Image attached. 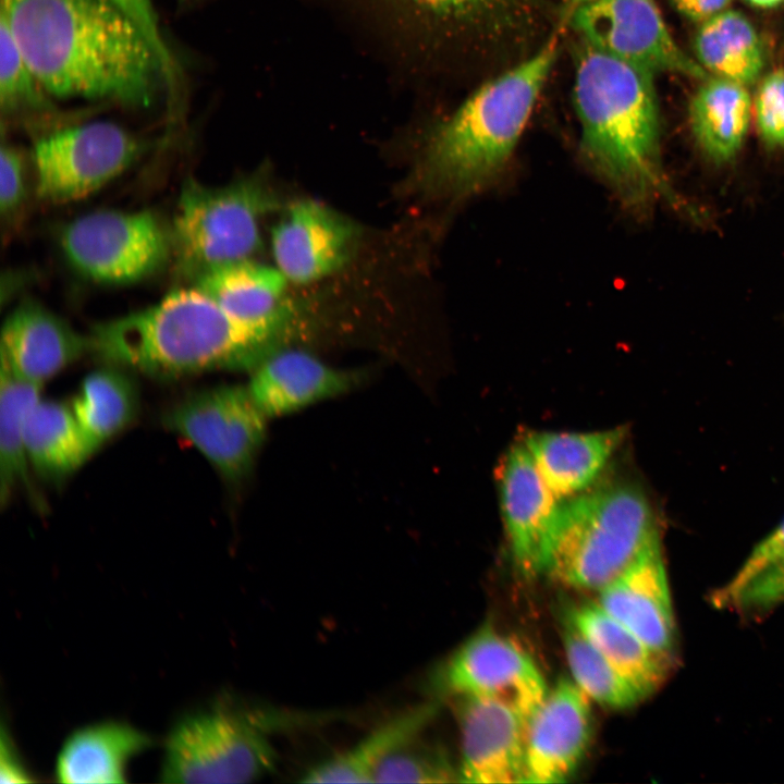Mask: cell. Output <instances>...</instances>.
Segmentation results:
<instances>
[{"label": "cell", "instance_id": "ba28073f", "mask_svg": "<svg viewBox=\"0 0 784 784\" xmlns=\"http://www.w3.org/2000/svg\"><path fill=\"white\" fill-rule=\"evenodd\" d=\"M60 244L81 274L105 284H128L154 274L172 249L171 234L148 210L84 215L63 228Z\"/></svg>", "mask_w": 784, "mask_h": 784}, {"label": "cell", "instance_id": "5bb4252c", "mask_svg": "<svg viewBox=\"0 0 784 784\" xmlns=\"http://www.w3.org/2000/svg\"><path fill=\"white\" fill-rule=\"evenodd\" d=\"M591 700L561 678L526 724L523 783L552 784L573 774L592 733Z\"/></svg>", "mask_w": 784, "mask_h": 784}, {"label": "cell", "instance_id": "30bf717a", "mask_svg": "<svg viewBox=\"0 0 784 784\" xmlns=\"http://www.w3.org/2000/svg\"><path fill=\"white\" fill-rule=\"evenodd\" d=\"M140 150L137 137L108 121L53 131L34 145L37 194L50 204L83 199L125 171Z\"/></svg>", "mask_w": 784, "mask_h": 784}, {"label": "cell", "instance_id": "6da1fadb", "mask_svg": "<svg viewBox=\"0 0 784 784\" xmlns=\"http://www.w3.org/2000/svg\"><path fill=\"white\" fill-rule=\"evenodd\" d=\"M0 17L53 97L146 107L167 71L113 0H0Z\"/></svg>", "mask_w": 784, "mask_h": 784}, {"label": "cell", "instance_id": "d6a6232c", "mask_svg": "<svg viewBox=\"0 0 784 784\" xmlns=\"http://www.w3.org/2000/svg\"><path fill=\"white\" fill-rule=\"evenodd\" d=\"M782 556H784V520L754 548L733 577L712 593L711 601L718 608H730L750 580Z\"/></svg>", "mask_w": 784, "mask_h": 784}, {"label": "cell", "instance_id": "e0dca14e", "mask_svg": "<svg viewBox=\"0 0 784 784\" xmlns=\"http://www.w3.org/2000/svg\"><path fill=\"white\" fill-rule=\"evenodd\" d=\"M598 592L597 603L607 613L647 646L672 657L675 620L660 538Z\"/></svg>", "mask_w": 784, "mask_h": 784}, {"label": "cell", "instance_id": "8fae6325", "mask_svg": "<svg viewBox=\"0 0 784 784\" xmlns=\"http://www.w3.org/2000/svg\"><path fill=\"white\" fill-rule=\"evenodd\" d=\"M569 16L581 41L607 54L652 74L708 77L673 39L654 0H595Z\"/></svg>", "mask_w": 784, "mask_h": 784}, {"label": "cell", "instance_id": "52a82bcc", "mask_svg": "<svg viewBox=\"0 0 784 784\" xmlns=\"http://www.w3.org/2000/svg\"><path fill=\"white\" fill-rule=\"evenodd\" d=\"M278 754L245 711L218 700L181 716L166 743L163 783H247L271 773Z\"/></svg>", "mask_w": 784, "mask_h": 784}, {"label": "cell", "instance_id": "7a4b0ae2", "mask_svg": "<svg viewBox=\"0 0 784 784\" xmlns=\"http://www.w3.org/2000/svg\"><path fill=\"white\" fill-rule=\"evenodd\" d=\"M90 352L108 365L156 379L212 370L252 371L286 346L281 336L228 314L199 287L177 289L158 303L96 324Z\"/></svg>", "mask_w": 784, "mask_h": 784}, {"label": "cell", "instance_id": "8d00e7d4", "mask_svg": "<svg viewBox=\"0 0 784 784\" xmlns=\"http://www.w3.org/2000/svg\"><path fill=\"white\" fill-rule=\"evenodd\" d=\"M0 156V208L2 217L11 220L26 199V164L12 145L2 144Z\"/></svg>", "mask_w": 784, "mask_h": 784}, {"label": "cell", "instance_id": "4fadbf2b", "mask_svg": "<svg viewBox=\"0 0 784 784\" xmlns=\"http://www.w3.org/2000/svg\"><path fill=\"white\" fill-rule=\"evenodd\" d=\"M360 238L357 224L314 199L287 205L271 229L274 266L290 283L309 284L342 270Z\"/></svg>", "mask_w": 784, "mask_h": 784}, {"label": "cell", "instance_id": "83f0119b", "mask_svg": "<svg viewBox=\"0 0 784 784\" xmlns=\"http://www.w3.org/2000/svg\"><path fill=\"white\" fill-rule=\"evenodd\" d=\"M698 63L714 76L747 86L763 68V49L748 19L724 10L701 23L695 37Z\"/></svg>", "mask_w": 784, "mask_h": 784}, {"label": "cell", "instance_id": "f546056e", "mask_svg": "<svg viewBox=\"0 0 784 784\" xmlns=\"http://www.w3.org/2000/svg\"><path fill=\"white\" fill-rule=\"evenodd\" d=\"M564 648L574 683L598 705L629 709L645 697L569 623L564 634Z\"/></svg>", "mask_w": 784, "mask_h": 784}, {"label": "cell", "instance_id": "8992f818", "mask_svg": "<svg viewBox=\"0 0 784 784\" xmlns=\"http://www.w3.org/2000/svg\"><path fill=\"white\" fill-rule=\"evenodd\" d=\"M280 207L262 173L222 186L183 183L171 232L182 270L194 278L226 262L254 258L262 247L261 220Z\"/></svg>", "mask_w": 784, "mask_h": 784}, {"label": "cell", "instance_id": "d6986e66", "mask_svg": "<svg viewBox=\"0 0 784 784\" xmlns=\"http://www.w3.org/2000/svg\"><path fill=\"white\" fill-rule=\"evenodd\" d=\"M356 383L357 375L286 345L264 358L246 385L270 420L344 394Z\"/></svg>", "mask_w": 784, "mask_h": 784}, {"label": "cell", "instance_id": "d4e9b609", "mask_svg": "<svg viewBox=\"0 0 784 784\" xmlns=\"http://www.w3.org/2000/svg\"><path fill=\"white\" fill-rule=\"evenodd\" d=\"M24 436L30 467L51 482L66 479L95 453L70 405L56 401H38Z\"/></svg>", "mask_w": 784, "mask_h": 784}, {"label": "cell", "instance_id": "4316f807", "mask_svg": "<svg viewBox=\"0 0 784 784\" xmlns=\"http://www.w3.org/2000/svg\"><path fill=\"white\" fill-rule=\"evenodd\" d=\"M138 406L135 381L114 365L87 375L70 404L95 452L132 424Z\"/></svg>", "mask_w": 784, "mask_h": 784}, {"label": "cell", "instance_id": "e575fe53", "mask_svg": "<svg viewBox=\"0 0 784 784\" xmlns=\"http://www.w3.org/2000/svg\"><path fill=\"white\" fill-rule=\"evenodd\" d=\"M421 12L460 24H479L509 12L517 0H407Z\"/></svg>", "mask_w": 784, "mask_h": 784}, {"label": "cell", "instance_id": "5b68a950", "mask_svg": "<svg viewBox=\"0 0 784 784\" xmlns=\"http://www.w3.org/2000/svg\"><path fill=\"white\" fill-rule=\"evenodd\" d=\"M660 538L644 491L632 483L598 488L560 505L544 575L600 590Z\"/></svg>", "mask_w": 784, "mask_h": 784}, {"label": "cell", "instance_id": "603a6c76", "mask_svg": "<svg viewBox=\"0 0 784 784\" xmlns=\"http://www.w3.org/2000/svg\"><path fill=\"white\" fill-rule=\"evenodd\" d=\"M568 623L647 698L665 679L672 657L657 652L597 602L575 608Z\"/></svg>", "mask_w": 784, "mask_h": 784}, {"label": "cell", "instance_id": "60d3db41", "mask_svg": "<svg viewBox=\"0 0 784 784\" xmlns=\"http://www.w3.org/2000/svg\"><path fill=\"white\" fill-rule=\"evenodd\" d=\"M592 1H595V0H564L566 13H568L571 15L579 7L585 5Z\"/></svg>", "mask_w": 784, "mask_h": 784}, {"label": "cell", "instance_id": "1f68e13d", "mask_svg": "<svg viewBox=\"0 0 784 784\" xmlns=\"http://www.w3.org/2000/svg\"><path fill=\"white\" fill-rule=\"evenodd\" d=\"M418 738L389 756L376 770V783L458 782L457 769L438 749L418 744Z\"/></svg>", "mask_w": 784, "mask_h": 784}, {"label": "cell", "instance_id": "44dd1931", "mask_svg": "<svg viewBox=\"0 0 784 784\" xmlns=\"http://www.w3.org/2000/svg\"><path fill=\"white\" fill-rule=\"evenodd\" d=\"M152 738L120 721L83 726L69 735L57 757L54 776L60 783H125L132 758L148 749Z\"/></svg>", "mask_w": 784, "mask_h": 784}, {"label": "cell", "instance_id": "484cf974", "mask_svg": "<svg viewBox=\"0 0 784 784\" xmlns=\"http://www.w3.org/2000/svg\"><path fill=\"white\" fill-rule=\"evenodd\" d=\"M751 98L746 86L707 77L689 107L690 124L699 146L715 161H727L740 149L750 122Z\"/></svg>", "mask_w": 784, "mask_h": 784}, {"label": "cell", "instance_id": "ac0fdd59", "mask_svg": "<svg viewBox=\"0 0 784 784\" xmlns=\"http://www.w3.org/2000/svg\"><path fill=\"white\" fill-rule=\"evenodd\" d=\"M88 351L89 336L33 299L22 301L2 326L1 363L39 387Z\"/></svg>", "mask_w": 784, "mask_h": 784}, {"label": "cell", "instance_id": "9c48e42d", "mask_svg": "<svg viewBox=\"0 0 784 784\" xmlns=\"http://www.w3.org/2000/svg\"><path fill=\"white\" fill-rule=\"evenodd\" d=\"M268 420L247 385L238 384L192 392L162 416L167 429L187 440L234 485L250 475Z\"/></svg>", "mask_w": 784, "mask_h": 784}, {"label": "cell", "instance_id": "7402d4cb", "mask_svg": "<svg viewBox=\"0 0 784 784\" xmlns=\"http://www.w3.org/2000/svg\"><path fill=\"white\" fill-rule=\"evenodd\" d=\"M625 436L622 428L593 432H536L524 439L541 476L559 499L578 494L598 477Z\"/></svg>", "mask_w": 784, "mask_h": 784}, {"label": "cell", "instance_id": "ab89813d", "mask_svg": "<svg viewBox=\"0 0 784 784\" xmlns=\"http://www.w3.org/2000/svg\"><path fill=\"white\" fill-rule=\"evenodd\" d=\"M672 2L683 15L702 23L726 10L731 0H672Z\"/></svg>", "mask_w": 784, "mask_h": 784}, {"label": "cell", "instance_id": "f35d334b", "mask_svg": "<svg viewBox=\"0 0 784 784\" xmlns=\"http://www.w3.org/2000/svg\"><path fill=\"white\" fill-rule=\"evenodd\" d=\"M34 774L23 761L10 733L2 725L0 738V783H32Z\"/></svg>", "mask_w": 784, "mask_h": 784}, {"label": "cell", "instance_id": "d590c367", "mask_svg": "<svg viewBox=\"0 0 784 784\" xmlns=\"http://www.w3.org/2000/svg\"><path fill=\"white\" fill-rule=\"evenodd\" d=\"M784 602V556L759 573L738 593L730 608L762 610Z\"/></svg>", "mask_w": 784, "mask_h": 784}, {"label": "cell", "instance_id": "4dcf8cb0", "mask_svg": "<svg viewBox=\"0 0 784 784\" xmlns=\"http://www.w3.org/2000/svg\"><path fill=\"white\" fill-rule=\"evenodd\" d=\"M53 97L41 85L0 17V107L2 115L52 113Z\"/></svg>", "mask_w": 784, "mask_h": 784}, {"label": "cell", "instance_id": "277c9868", "mask_svg": "<svg viewBox=\"0 0 784 784\" xmlns=\"http://www.w3.org/2000/svg\"><path fill=\"white\" fill-rule=\"evenodd\" d=\"M559 36L468 97L430 137L418 179L460 197L493 180L509 160L559 54Z\"/></svg>", "mask_w": 784, "mask_h": 784}, {"label": "cell", "instance_id": "7c38bea8", "mask_svg": "<svg viewBox=\"0 0 784 784\" xmlns=\"http://www.w3.org/2000/svg\"><path fill=\"white\" fill-rule=\"evenodd\" d=\"M442 682L448 691L461 698L507 706L526 724L549 691L530 656L490 627L478 630L455 650L443 667Z\"/></svg>", "mask_w": 784, "mask_h": 784}, {"label": "cell", "instance_id": "3957f363", "mask_svg": "<svg viewBox=\"0 0 784 784\" xmlns=\"http://www.w3.org/2000/svg\"><path fill=\"white\" fill-rule=\"evenodd\" d=\"M581 44L573 98L584 159L620 200L637 207L661 186L653 74Z\"/></svg>", "mask_w": 784, "mask_h": 784}, {"label": "cell", "instance_id": "74e56055", "mask_svg": "<svg viewBox=\"0 0 784 784\" xmlns=\"http://www.w3.org/2000/svg\"><path fill=\"white\" fill-rule=\"evenodd\" d=\"M140 27L157 51L167 71L169 83L175 74V62L163 39L158 15L150 0H113Z\"/></svg>", "mask_w": 784, "mask_h": 784}, {"label": "cell", "instance_id": "b9f144b4", "mask_svg": "<svg viewBox=\"0 0 784 784\" xmlns=\"http://www.w3.org/2000/svg\"><path fill=\"white\" fill-rule=\"evenodd\" d=\"M749 3L759 7V8H774L782 3L784 0H746Z\"/></svg>", "mask_w": 784, "mask_h": 784}, {"label": "cell", "instance_id": "ffe728a7", "mask_svg": "<svg viewBox=\"0 0 784 784\" xmlns=\"http://www.w3.org/2000/svg\"><path fill=\"white\" fill-rule=\"evenodd\" d=\"M194 279L195 286L232 317L286 342L291 338L293 313L285 299L290 282L275 266L242 259L211 267Z\"/></svg>", "mask_w": 784, "mask_h": 784}, {"label": "cell", "instance_id": "9a60e30c", "mask_svg": "<svg viewBox=\"0 0 784 784\" xmlns=\"http://www.w3.org/2000/svg\"><path fill=\"white\" fill-rule=\"evenodd\" d=\"M559 500L524 442L512 446L500 474V501L514 563L527 578L544 575Z\"/></svg>", "mask_w": 784, "mask_h": 784}, {"label": "cell", "instance_id": "cb8c5ba5", "mask_svg": "<svg viewBox=\"0 0 784 784\" xmlns=\"http://www.w3.org/2000/svg\"><path fill=\"white\" fill-rule=\"evenodd\" d=\"M432 705L409 708L389 719L354 746L309 768L305 783H371L378 767L393 752L419 737L431 721Z\"/></svg>", "mask_w": 784, "mask_h": 784}, {"label": "cell", "instance_id": "836d02e7", "mask_svg": "<svg viewBox=\"0 0 784 784\" xmlns=\"http://www.w3.org/2000/svg\"><path fill=\"white\" fill-rule=\"evenodd\" d=\"M761 138L774 147H784V68L767 74L754 100Z\"/></svg>", "mask_w": 784, "mask_h": 784}, {"label": "cell", "instance_id": "f1b7e54d", "mask_svg": "<svg viewBox=\"0 0 784 784\" xmlns=\"http://www.w3.org/2000/svg\"><path fill=\"white\" fill-rule=\"evenodd\" d=\"M42 387L15 375L1 363L0 371V503L4 506L17 488L32 490L25 449V424L40 400Z\"/></svg>", "mask_w": 784, "mask_h": 784}, {"label": "cell", "instance_id": "2e32d148", "mask_svg": "<svg viewBox=\"0 0 784 784\" xmlns=\"http://www.w3.org/2000/svg\"><path fill=\"white\" fill-rule=\"evenodd\" d=\"M458 782L523 783L526 722L498 701L462 698Z\"/></svg>", "mask_w": 784, "mask_h": 784}]
</instances>
